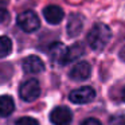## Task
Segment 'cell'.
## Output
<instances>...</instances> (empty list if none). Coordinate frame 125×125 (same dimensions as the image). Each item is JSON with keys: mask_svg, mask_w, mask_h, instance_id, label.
<instances>
[{"mask_svg": "<svg viewBox=\"0 0 125 125\" xmlns=\"http://www.w3.org/2000/svg\"><path fill=\"white\" fill-rule=\"evenodd\" d=\"M23 70L27 74H39L44 70V63L36 55H30V57L23 59Z\"/></svg>", "mask_w": 125, "mask_h": 125, "instance_id": "8992f818", "label": "cell"}, {"mask_svg": "<svg viewBox=\"0 0 125 125\" xmlns=\"http://www.w3.org/2000/svg\"><path fill=\"white\" fill-rule=\"evenodd\" d=\"M19 94L22 97V100L27 101V102H31V101L36 100L41 94V86H39V82L36 79L31 78L24 81L22 85H20L19 89Z\"/></svg>", "mask_w": 125, "mask_h": 125, "instance_id": "3957f363", "label": "cell"}, {"mask_svg": "<svg viewBox=\"0 0 125 125\" xmlns=\"http://www.w3.org/2000/svg\"><path fill=\"white\" fill-rule=\"evenodd\" d=\"M66 52H67V47H66L63 43H61V42L52 43L51 46H50V49H49V54H50L51 61L52 62L59 63V65H63V62H65Z\"/></svg>", "mask_w": 125, "mask_h": 125, "instance_id": "30bf717a", "label": "cell"}, {"mask_svg": "<svg viewBox=\"0 0 125 125\" xmlns=\"http://www.w3.org/2000/svg\"><path fill=\"white\" fill-rule=\"evenodd\" d=\"M16 23L24 32H34L41 27V20H39L38 15L31 10L23 11L22 14L18 15Z\"/></svg>", "mask_w": 125, "mask_h": 125, "instance_id": "7a4b0ae2", "label": "cell"}, {"mask_svg": "<svg viewBox=\"0 0 125 125\" xmlns=\"http://www.w3.org/2000/svg\"><path fill=\"white\" fill-rule=\"evenodd\" d=\"M120 58H121L122 61H125V46L121 49V51H120Z\"/></svg>", "mask_w": 125, "mask_h": 125, "instance_id": "ac0fdd59", "label": "cell"}, {"mask_svg": "<svg viewBox=\"0 0 125 125\" xmlns=\"http://www.w3.org/2000/svg\"><path fill=\"white\" fill-rule=\"evenodd\" d=\"M43 16L50 24H59L65 18V12L59 6H47L43 10Z\"/></svg>", "mask_w": 125, "mask_h": 125, "instance_id": "ba28073f", "label": "cell"}, {"mask_svg": "<svg viewBox=\"0 0 125 125\" xmlns=\"http://www.w3.org/2000/svg\"><path fill=\"white\" fill-rule=\"evenodd\" d=\"M90 73H92V67H90L89 63L87 62H78L70 70L69 75L74 81H85V79H87L90 77Z\"/></svg>", "mask_w": 125, "mask_h": 125, "instance_id": "9c48e42d", "label": "cell"}, {"mask_svg": "<svg viewBox=\"0 0 125 125\" xmlns=\"http://www.w3.org/2000/svg\"><path fill=\"white\" fill-rule=\"evenodd\" d=\"M71 110L66 106H57L50 113V121L54 125H69L71 122Z\"/></svg>", "mask_w": 125, "mask_h": 125, "instance_id": "5b68a950", "label": "cell"}, {"mask_svg": "<svg viewBox=\"0 0 125 125\" xmlns=\"http://www.w3.org/2000/svg\"><path fill=\"white\" fill-rule=\"evenodd\" d=\"M12 51V41L8 36H0V58L10 55Z\"/></svg>", "mask_w": 125, "mask_h": 125, "instance_id": "4fadbf2b", "label": "cell"}, {"mask_svg": "<svg viewBox=\"0 0 125 125\" xmlns=\"http://www.w3.org/2000/svg\"><path fill=\"white\" fill-rule=\"evenodd\" d=\"M15 104L10 95H0V117H8L14 112Z\"/></svg>", "mask_w": 125, "mask_h": 125, "instance_id": "8fae6325", "label": "cell"}, {"mask_svg": "<svg viewBox=\"0 0 125 125\" xmlns=\"http://www.w3.org/2000/svg\"><path fill=\"white\" fill-rule=\"evenodd\" d=\"M83 52H85V49H83V46H82L81 43H74L71 47H69V49H67V52H66L63 65L70 63V62H73V61L78 59L79 57L83 55Z\"/></svg>", "mask_w": 125, "mask_h": 125, "instance_id": "7c38bea8", "label": "cell"}, {"mask_svg": "<svg viewBox=\"0 0 125 125\" xmlns=\"http://www.w3.org/2000/svg\"><path fill=\"white\" fill-rule=\"evenodd\" d=\"M83 28V16L81 14H71L67 20V35L75 38L81 34Z\"/></svg>", "mask_w": 125, "mask_h": 125, "instance_id": "52a82bcc", "label": "cell"}, {"mask_svg": "<svg viewBox=\"0 0 125 125\" xmlns=\"http://www.w3.org/2000/svg\"><path fill=\"white\" fill-rule=\"evenodd\" d=\"M110 39H112L110 28L104 23H97L89 31L86 41L89 43L90 49H93L94 51H101L108 46Z\"/></svg>", "mask_w": 125, "mask_h": 125, "instance_id": "6da1fadb", "label": "cell"}, {"mask_svg": "<svg viewBox=\"0 0 125 125\" xmlns=\"http://www.w3.org/2000/svg\"><path fill=\"white\" fill-rule=\"evenodd\" d=\"M81 125H101V122L97 118H86L82 121Z\"/></svg>", "mask_w": 125, "mask_h": 125, "instance_id": "e0dca14e", "label": "cell"}, {"mask_svg": "<svg viewBox=\"0 0 125 125\" xmlns=\"http://www.w3.org/2000/svg\"><path fill=\"white\" fill-rule=\"evenodd\" d=\"M95 97V90L90 86H82L79 89H75L70 93L69 98H70L71 102L82 105V104H87L92 102Z\"/></svg>", "mask_w": 125, "mask_h": 125, "instance_id": "277c9868", "label": "cell"}, {"mask_svg": "<svg viewBox=\"0 0 125 125\" xmlns=\"http://www.w3.org/2000/svg\"><path fill=\"white\" fill-rule=\"evenodd\" d=\"M16 125H39V122L32 117H22L16 121Z\"/></svg>", "mask_w": 125, "mask_h": 125, "instance_id": "9a60e30c", "label": "cell"}, {"mask_svg": "<svg viewBox=\"0 0 125 125\" xmlns=\"http://www.w3.org/2000/svg\"><path fill=\"white\" fill-rule=\"evenodd\" d=\"M121 97H122V100L125 101V87L122 89V93H121Z\"/></svg>", "mask_w": 125, "mask_h": 125, "instance_id": "d6986e66", "label": "cell"}, {"mask_svg": "<svg viewBox=\"0 0 125 125\" xmlns=\"http://www.w3.org/2000/svg\"><path fill=\"white\" fill-rule=\"evenodd\" d=\"M10 19V14L7 10L4 8H0V24H3V23H7Z\"/></svg>", "mask_w": 125, "mask_h": 125, "instance_id": "2e32d148", "label": "cell"}, {"mask_svg": "<svg viewBox=\"0 0 125 125\" xmlns=\"http://www.w3.org/2000/svg\"><path fill=\"white\" fill-rule=\"evenodd\" d=\"M109 125H125V114L118 113L112 116L109 120Z\"/></svg>", "mask_w": 125, "mask_h": 125, "instance_id": "5bb4252c", "label": "cell"}]
</instances>
